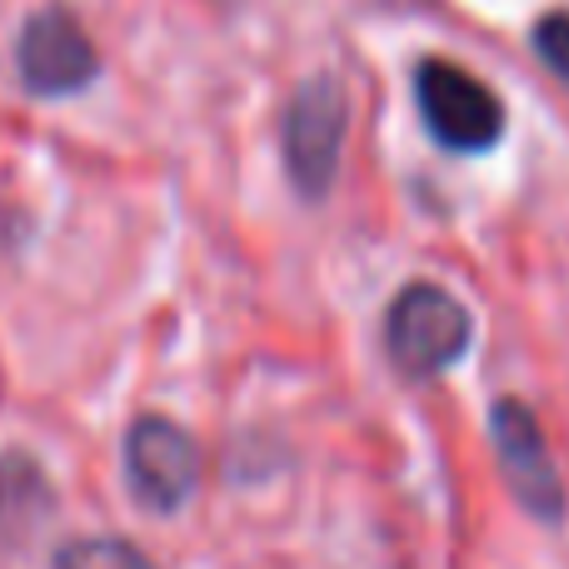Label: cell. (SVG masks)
I'll list each match as a JSON object with an SVG mask.
<instances>
[{
	"label": "cell",
	"mask_w": 569,
	"mask_h": 569,
	"mask_svg": "<svg viewBox=\"0 0 569 569\" xmlns=\"http://www.w3.org/2000/svg\"><path fill=\"white\" fill-rule=\"evenodd\" d=\"M530 46H535V56L569 86V10H550V16L535 20Z\"/></svg>",
	"instance_id": "cell-8"
},
{
	"label": "cell",
	"mask_w": 569,
	"mask_h": 569,
	"mask_svg": "<svg viewBox=\"0 0 569 569\" xmlns=\"http://www.w3.org/2000/svg\"><path fill=\"white\" fill-rule=\"evenodd\" d=\"M16 70L30 96L56 100V96L86 90L90 80L100 76V56H96V46H90L86 26H80L66 6H46L20 26Z\"/></svg>",
	"instance_id": "cell-6"
},
{
	"label": "cell",
	"mask_w": 569,
	"mask_h": 569,
	"mask_svg": "<svg viewBox=\"0 0 569 569\" xmlns=\"http://www.w3.org/2000/svg\"><path fill=\"white\" fill-rule=\"evenodd\" d=\"M415 106L435 146L455 156H485L505 136V106L480 76H470L455 60H420L415 66Z\"/></svg>",
	"instance_id": "cell-3"
},
{
	"label": "cell",
	"mask_w": 569,
	"mask_h": 569,
	"mask_svg": "<svg viewBox=\"0 0 569 569\" xmlns=\"http://www.w3.org/2000/svg\"><path fill=\"white\" fill-rule=\"evenodd\" d=\"M56 569H160L146 550H136L130 540L116 535H90V540H70L60 545Z\"/></svg>",
	"instance_id": "cell-7"
},
{
	"label": "cell",
	"mask_w": 569,
	"mask_h": 569,
	"mask_svg": "<svg viewBox=\"0 0 569 569\" xmlns=\"http://www.w3.org/2000/svg\"><path fill=\"white\" fill-rule=\"evenodd\" d=\"M206 460L186 425L170 415H140L126 430V480L150 515H176L196 500Z\"/></svg>",
	"instance_id": "cell-5"
},
{
	"label": "cell",
	"mask_w": 569,
	"mask_h": 569,
	"mask_svg": "<svg viewBox=\"0 0 569 569\" xmlns=\"http://www.w3.org/2000/svg\"><path fill=\"white\" fill-rule=\"evenodd\" d=\"M490 445H495V465H500L505 490L515 495L530 520L540 525H565V480L555 470V455L545 445L540 420L530 415V405L505 395L490 405Z\"/></svg>",
	"instance_id": "cell-4"
},
{
	"label": "cell",
	"mask_w": 569,
	"mask_h": 569,
	"mask_svg": "<svg viewBox=\"0 0 569 569\" xmlns=\"http://www.w3.org/2000/svg\"><path fill=\"white\" fill-rule=\"evenodd\" d=\"M475 340V320L445 284L410 280L385 310V355L405 380H435Z\"/></svg>",
	"instance_id": "cell-1"
},
{
	"label": "cell",
	"mask_w": 569,
	"mask_h": 569,
	"mask_svg": "<svg viewBox=\"0 0 569 569\" xmlns=\"http://www.w3.org/2000/svg\"><path fill=\"white\" fill-rule=\"evenodd\" d=\"M350 130V96L335 76H310L290 90L280 116V150L290 186L305 200H325L340 176V150Z\"/></svg>",
	"instance_id": "cell-2"
}]
</instances>
